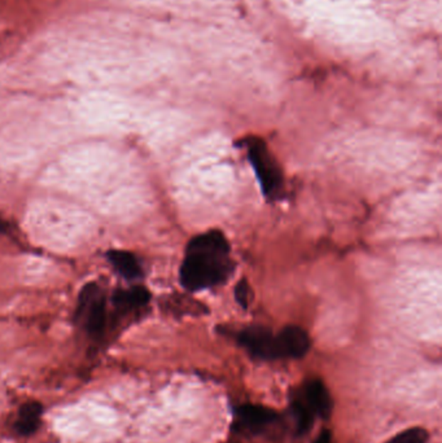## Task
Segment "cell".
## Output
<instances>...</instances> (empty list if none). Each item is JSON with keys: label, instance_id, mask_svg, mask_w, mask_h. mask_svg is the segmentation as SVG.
I'll return each instance as SVG.
<instances>
[{"label": "cell", "instance_id": "cell-8", "mask_svg": "<svg viewBox=\"0 0 442 443\" xmlns=\"http://www.w3.org/2000/svg\"><path fill=\"white\" fill-rule=\"evenodd\" d=\"M107 258L111 266L117 271L126 280H136L141 278L143 270L139 259L131 251H108Z\"/></svg>", "mask_w": 442, "mask_h": 443}, {"label": "cell", "instance_id": "cell-13", "mask_svg": "<svg viewBox=\"0 0 442 443\" xmlns=\"http://www.w3.org/2000/svg\"><path fill=\"white\" fill-rule=\"evenodd\" d=\"M251 295V289H249V285H248L247 281L242 280L236 285V300H237V302L240 303L243 307H247V306L249 305Z\"/></svg>", "mask_w": 442, "mask_h": 443}, {"label": "cell", "instance_id": "cell-5", "mask_svg": "<svg viewBox=\"0 0 442 443\" xmlns=\"http://www.w3.org/2000/svg\"><path fill=\"white\" fill-rule=\"evenodd\" d=\"M279 419V414L269 407L245 403L234 408L232 428L237 433L258 434Z\"/></svg>", "mask_w": 442, "mask_h": 443}, {"label": "cell", "instance_id": "cell-2", "mask_svg": "<svg viewBox=\"0 0 442 443\" xmlns=\"http://www.w3.org/2000/svg\"><path fill=\"white\" fill-rule=\"evenodd\" d=\"M75 315L89 336L94 339L104 336L107 328V303L103 290L96 283H90L82 289Z\"/></svg>", "mask_w": 442, "mask_h": 443}, {"label": "cell", "instance_id": "cell-6", "mask_svg": "<svg viewBox=\"0 0 442 443\" xmlns=\"http://www.w3.org/2000/svg\"><path fill=\"white\" fill-rule=\"evenodd\" d=\"M298 394L314 416L320 419L330 417L332 411L331 394L320 378L314 377L306 380Z\"/></svg>", "mask_w": 442, "mask_h": 443}, {"label": "cell", "instance_id": "cell-1", "mask_svg": "<svg viewBox=\"0 0 442 443\" xmlns=\"http://www.w3.org/2000/svg\"><path fill=\"white\" fill-rule=\"evenodd\" d=\"M232 271L227 239L221 231H209L187 245L179 278L185 289L201 290L225 283Z\"/></svg>", "mask_w": 442, "mask_h": 443}, {"label": "cell", "instance_id": "cell-9", "mask_svg": "<svg viewBox=\"0 0 442 443\" xmlns=\"http://www.w3.org/2000/svg\"><path fill=\"white\" fill-rule=\"evenodd\" d=\"M42 408L36 403H30L20 410V414L15 421V430L21 436H28L33 433L41 420Z\"/></svg>", "mask_w": 442, "mask_h": 443}, {"label": "cell", "instance_id": "cell-4", "mask_svg": "<svg viewBox=\"0 0 442 443\" xmlns=\"http://www.w3.org/2000/svg\"><path fill=\"white\" fill-rule=\"evenodd\" d=\"M239 344L257 359L275 361L283 358L279 336L274 334L269 328L253 325L243 329L237 336Z\"/></svg>", "mask_w": 442, "mask_h": 443}, {"label": "cell", "instance_id": "cell-7", "mask_svg": "<svg viewBox=\"0 0 442 443\" xmlns=\"http://www.w3.org/2000/svg\"><path fill=\"white\" fill-rule=\"evenodd\" d=\"M283 358H303L309 351V334L298 325H288L279 333Z\"/></svg>", "mask_w": 442, "mask_h": 443}, {"label": "cell", "instance_id": "cell-11", "mask_svg": "<svg viewBox=\"0 0 442 443\" xmlns=\"http://www.w3.org/2000/svg\"><path fill=\"white\" fill-rule=\"evenodd\" d=\"M148 301H149V293H148L147 289H144L143 287L124 290L116 297L117 306L124 307L126 310L144 306V305H147Z\"/></svg>", "mask_w": 442, "mask_h": 443}, {"label": "cell", "instance_id": "cell-3", "mask_svg": "<svg viewBox=\"0 0 442 443\" xmlns=\"http://www.w3.org/2000/svg\"><path fill=\"white\" fill-rule=\"evenodd\" d=\"M248 157L262 191L267 197L275 196L279 192L283 185V177L279 165L275 161L273 155L267 149L264 141L258 138H252L247 141Z\"/></svg>", "mask_w": 442, "mask_h": 443}, {"label": "cell", "instance_id": "cell-10", "mask_svg": "<svg viewBox=\"0 0 442 443\" xmlns=\"http://www.w3.org/2000/svg\"><path fill=\"white\" fill-rule=\"evenodd\" d=\"M291 410H292V415L295 417L297 432L300 434L309 432L310 428L313 427L316 416L310 411L309 407L306 406V403L303 402L298 393L295 394L293 398L291 399Z\"/></svg>", "mask_w": 442, "mask_h": 443}, {"label": "cell", "instance_id": "cell-14", "mask_svg": "<svg viewBox=\"0 0 442 443\" xmlns=\"http://www.w3.org/2000/svg\"><path fill=\"white\" fill-rule=\"evenodd\" d=\"M313 443H332L331 432L328 429H323Z\"/></svg>", "mask_w": 442, "mask_h": 443}, {"label": "cell", "instance_id": "cell-15", "mask_svg": "<svg viewBox=\"0 0 442 443\" xmlns=\"http://www.w3.org/2000/svg\"><path fill=\"white\" fill-rule=\"evenodd\" d=\"M6 229H7V223L0 218V234L6 232Z\"/></svg>", "mask_w": 442, "mask_h": 443}, {"label": "cell", "instance_id": "cell-12", "mask_svg": "<svg viewBox=\"0 0 442 443\" xmlns=\"http://www.w3.org/2000/svg\"><path fill=\"white\" fill-rule=\"evenodd\" d=\"M429 433L424 428L414 427L398 433L389 441L384 443H427Z\"/></svg>", "mask_w": 442, "mask_h": 443}]
</instances>
